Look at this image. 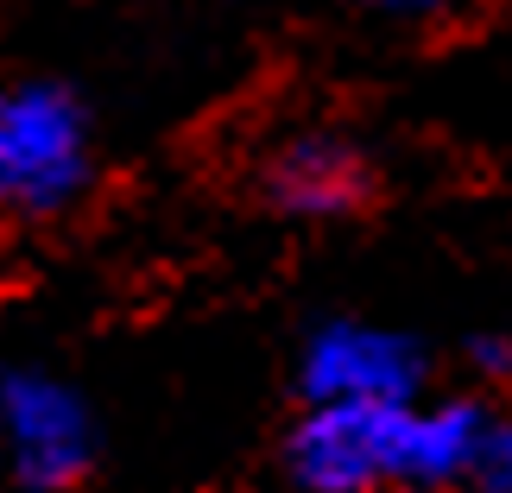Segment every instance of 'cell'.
<instances>
[{
	"instance_id": "7a4b0ae2",
	"label": "cell",
	"mask_w": 512,
	"mask_h": 493,
	"mask_svg": "<svg viewBox=\"0 0 512 493\" xmlns=\"http://www.w3.org/2000/svg\"><path fill=\"white\" fill-rule=\"evenodd\" d=\"M95 184V127L83 95L51 76L0 83V215L51 222Z\"/></svg>"
},
{
	"instance_id": "3957f363",
	"label": "cell",
	"mask_w": 512,
	"mask_h": 493,
	"mask_svg": "<svg viewBox=\"0 0 512 493\" xmlns=\"http://www.w3.org/2000/svg\"><path fill=\"white\" fill-rule=\"evenodd\" d=\"M0 449L26 493H70L95 462V411L45 367H0Z\"/></svg>"
},
{
	"instance_id": "277c9868",
	"label": "cell",
	"mask_w": 512,
	"mask_h": 493,
	"mask_svg": "<svg viewBox=\"0 0 512 493\" xmlns=\"http://www.w3.org/2000/svg\"><path fill=\"white\" fill-rule=\"evenodd\" d=\"M298 386H304L310 405H418L424 348L405 329L329 317L304 342Z\"/></svg>"
},
{
	"instance_id": "5b68a950",
	"label": "cell",
	"mask_w": 512,
	"mask_h": 493,
	"mask_svg": "<svg viewBox=\"0 0 512 493\" xmlns=\"http://www.w3.org/2000/svg\"><path fill=\"white\" fill-rule=\"evenodd\" d=\"M373 190V171L361 159V146L342 140L329 127H304L291 133L285 146H272L266 159V196L272 209L304 215V222H336V215H354Z\"/></svg>"
},
{
	"instance_id": "8992f818",
	"label": "cell",
	"mask_w": 512,
	"mask_h": 493,
	"mask_svg": "<svg viewBox=\"0 0 512 493\" xmlns=\"http://www.w3.org/2000/svg\"><path fill=\"white\" fill-rule=\"evenodd\" d=\"M475 487L481 493H512V418H494L481 443V462H475Z\"/></svg>"
},
{
	"instance_id": "6da1fadb",
	"label": "cell",
	"mask_w": 512,
	"mask_h": 493,
	"mask_svg": "<svg viewBox=\"0 0 512 493\" xmlns=\"http://www.w3.org/2000/svg\"><path fill=\"white\" fill-rule=\"evenodd\" d=\"M494 418L475 399L443 405H310L285 437L291 493H437L475 481Z\"/></svg>"
},
{
	"instance_id": "52a82bcc",
	"label": "cell",
	"mask_w": 512,
	"mask_h": 493,
	"mask_svg": "<svg viewBox=\"0 0 512 493\" xmlns=\"http://www.w3.org/2000/svg\"><path fill=\"white\" fill-rule=\"evenodd\" d=\"M468 361H475L481 380H512V335H475Z\"/></svg>"
}]
</instances>
